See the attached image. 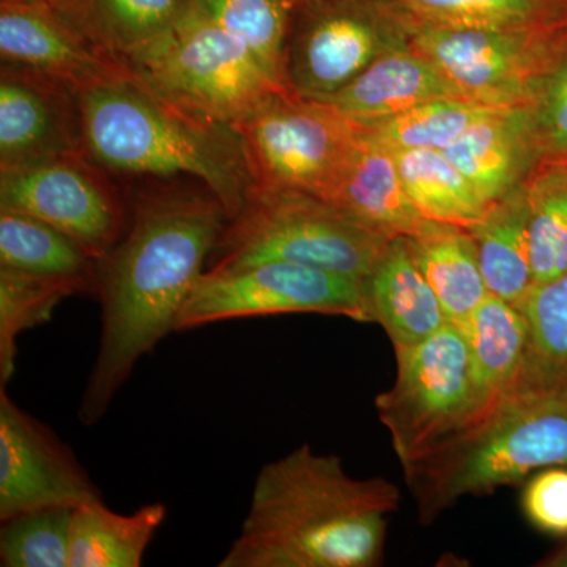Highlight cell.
I'll use <instances>...</instances> for the list:
<instances>
[{
	"mask_svg": "<svg viewBox=\"0 0 567 567\" xmlns=\"http://www.w3.org/2000/svg\"><path fill=\"white\" fill-rule=\"evenodd\" d=\"M125 234L99 262L102 338L80 421L99 423L144 354L175 331L186 298L204 274L229 215L204 183H145L128 194Z\"/></svg>",
	"mask_w": 567,
	"mask_h": 567,
	"instance_id": "obj_1",
	"label": "cell"
},
{
	"mask_svg": "<svg viewBox=\"0 0 567 567\" xmlns=\"http://www.w3.org/2000/svg\"><path fill=\"white\" fill-rule=\"evenodd\" d=\"M401 491L357 480L341 458L309 445L257 473L251 505L219 567H377Z\"/></svg>",
	"mask_w": 567,
	"mask_h": 567,
	"instance_id": "obj_2",
	"label": "cell"
},
{
	"mask_svg": "<svg viewBox=\"0 0 567 567\" xmlns=\"http://www.w3.org/2000/svg\"><path fill=\"white\" fill-rule=\"evenodd\" d=\"M84 151L112 175L204 183L240 210L254 178L240 134L178 106L140 78H122L80 95Z\"/></svg>",
	"mask_w": 567,
	"mask_h": 567,
	"instance_id": "obj_3",
	"label": "cell"
},
{
	"mask_svg": "<svg viewBox=\"0 0 567 567\" xmlns=\"http://www.w3.org/2000/svg\"><path fill=\"white\" fill-rule=\"evenodd\" d=\"M567 466V391L511 394L404 473L423 522L465 496L522 483Z\"/></svg>",
	"mask_w": 567,
	"mask_h": 567,
	"instance_id": "obj_4",
	"label": "cell"
},
{
	"mask_svg": "<svg viewBox=\"0 0 567 567\" xmlns=\"http://www.w3.org/2000/svg\"><path fill=\"white\" fill-rule=\"evenodd\" d=\"M391 240L315 194L252 185L205 270L290 262L364 281Z\"/></svg>",
	"mask_w": 567,
	"mask_h": 567,
	"instance_id": "obj_5",
	"label": "cell"
},
{
	"mask_svg": "<svg viewBox=\"0 0 567 567\" xmlns=\"http://www.w3.org/2000/svg\"><path fill=\"white\" fill-rule=\"evenodd\" d=\"M126 65L164 99L233 126L275 93H292L278 87L233 33L189 7Z\"/></svg>",
	"mask_w": 567,
	"mask_h": 567,
	"instance_id": "obj_6",
	"label": "cell"
},
{
	"mask_svg": "<svg viewBox=\"0 0 567 567\" xmlns=\"http://www.w3.org/2000/svg\"><path fill=\"white\" fill-rule=\"evenodd\" d=\"M393 385L375 410L404 472L473 424L476 386L464 330L447 322L431 338L394 350Z\"/></svg>",
	"mask_w": 567,
	"mask_h": 567,
	"instance_id": "obj_7",
	"label": "cell"
},
{
	"mask_svg": "<svg viewBox=\"0 0 567 567\" xmlns=\"http://www.w3.org/2000/svg\"><path fill=\"white\" fill-rule=\"evenodd\" d=\"M415 29L394 0H301L287 40V87L324 102L383 55L412 47Z\"/></svg>",
	"mask_w": 567,
	"mask_h": 567,
	"instance_id": "obj_8",
	"label": "cell"
},
{
	"mask_svg": "<svg viewBox=\"0 0 567 567\" xmlns=\"http://www.w3.org/2000/svg\"><path fill=\"white\" fill-rule=\"evenodd\" d=\"M254 185L327 197L363 137V125L333 104L275 93L234 125Z\"/></svg>",
	"mask_w": 567,
	"mask_h": 567,
	"instance_id": "obj_9",
	"label": "cell"
},
{
	"mask_svg": "<svg viewBox=\"0 0 567 567\" xmlns=\"http://www.w3.org/2000/svg\"><path fill=\"white\" fill-rule=\"evenodd\" d=\"M276 315L341 316L374 323L364 281L308 265L262 262L205 270L183 305L175 331Z\"/></svg>",
	"mask_w": 567,
	"mask_h": 567,
	"instance_id": "obj_10",
	"label": "cell"
},
{
	"mask_svg": "<svg viewBox=\"0 0 567 567\" xmlns=\"http://www.w3.org/2000/svg\"><path fill=\"white\" fill-rule=\"evenodd\" d=\"M412 47L468 99L525 106L565 54L567 24L450 29L416 21Z\"/></svg>",
	"mask_w": 567,
	"mask_h": 567,
	"instance_id": "obj_11",
	"label": "cell"
},
{
	"mask_svg": "<svg viewBox=\"0 0 567 567\" xmlns=\"http://www.w3.org/2000/svg\"><path fill=\"white\" fill-rule=\"evenodd\" d=\"M0 208L25 213L103 260L125 234L128 196L85 152L0 173Z\"/></svg>",
	"mask_w": 567,
	"mask_h": 567,
	"instance_id": "obj_12",
	"label": "cell"
},
{
	"mask_svg": "<svg viewBox=\"0 0 567 567\" xmlns=\"http://www.w3.org/2000/svg\"><path fill=\"white\" fill-rule=\"evenodd\" d=\"M0 386V522L102 498L73 451Z\"/></svg>",
	"mask_w": 567,
	"mask_h": 567,
	"instance_id": "obj_13",
	"label": "cell"
},
{
	"mask_svg": "<svg viewBox=\"0 0 567 567\" xmlns=\"http://www.w3.org/2000/svg\"><path fill=\"white\" fill-rule=\"evenodd\" d=\"M0 58L80 93L133 74L44 0H0Z\"/></svg>",
	"mask_w": 567,
	"mask_h": 567,
	"instance_id": "obj_14",
	"label": "cell"
},
{
	"mask_svg": "<svg viewBox=\"0 0 567 567\" xmlns=\"http://www.w3.org/2000/svg\"><path fill=\"white\" fill-rule=\"evenodd\" d=\"M80 92L37 71L0 69V173L84 151Z\"/></svg>",
	"mask_w": 567,
	"mask_h": 567,
	"instance_id": "obj_15",
	"label": "cell"
},
{
	"mask_svg": "<svg viewBox=\"0 0 567 567\" xmlns=\"http://www.w3.org/2000/svg\"><path fill=\"white\" fill-rule=\"evenodd\" d=\"M443 152L487 207L527 183L543 163L528 104L502 107Z\"/></svg>",
	"mask_w": 567,
	"mask_h": 567,
	"instance_id": "obj_16",
	"label": "cell"
},
{
	"mask_svg": "<svg viewBox=\"0 0 567 567\" xmlns=\"http://www.w3.org/2000/svg\"><path fill=\"white\" fill-rule=\"evenodd\" d=\"M324 200L388 238L417 237L434 223L417 212L406 194L393 151L364 128Z\"/></svg>",
	"mask_w": 567,
	"mask_h": 567,
	"instance_id": "obj_17",
	"label": "cell"
},
{
	"mask_svg": "<svg viewBox=\"0 0 567 567\" xmlns=\"http://www.w3.org/2000/svg\"><path fill=\"white\" fill-rule=\"evenodd\" d=\"M364 290L372 319L386 331L394 350L420 344L447 323L406 238H393L388 244L374 270L364 279Z\"/></svg>",
	"mask_w": 567,
	"mask_h": 567,
	"instance_id": "obj_18",
	"label": "cell"
},
{
	"mask_svg": "<svg viewBox=\"0 0 567 567\" xmlns=\"http://www.w3.org/2000/svg\"><path fill=\"white\" fill-rule=\"evenodd\" d=\"M440 96L465 95L434 62L409 47L383 55L324 102L353 122L369 123Z\"/></svg>",
	"mask_w": 567,
	"mask_h": 567,
	"instance_id": "obj_19",
	"label": "cell"
},
{
	"mask_svg": "<svg viewBox=\"0 0 567 567\" xmlns=\"http://www.w3.org/2000/svg\"><path fill=\"white\" fill-rule=\"evenodd\" d=\"M461 328L475 377V424L513 393L527 349V323L517 306L488 293Z\"/></svg>",
	"mask_w": 567,
	"mask_h": 567,
	"instance_id": "obj_20",
	"label": "cell"
},
{
	"mask_svg": "<svg viewBox=\"0 0 567 567\" xmlns=\"http://www.w3.org/2000/svg\"><path fill=\"white\" fill-rule=\"evenodd\" d=\"M406 244L447 322L462 327L488 295L475 238L464 227L434 221L423 234L406 238Z\"/></svg>",
	"mask_w": 567,
	"mask_h": 567,
	"instance_id": "obj_21",
	"label": "cell"
},
{
	"mask_svg": "<svg viewBox=\"0 0 567 567\" xmlns=\"http://www.w3.org/2000/svg\"><path fill=\"white\" fill-rule=\"evenodd\" d=\"M51 6L92 43L126 63L173 28L186 0H58Z\"/></svg>",
	"mask_w": 567,
	"mask_h": 567,
	"instance_id": "obj_22",
	"label": "cell"
},
{
	"mask_svg": "<svg viewBox=\"0 0 567 567\" xmlns=\"http://www.w3.org/2000/svg\"><path fill=\"white\" fill-rule=\"evenodd\" d=\"M468 230L488 293L518 308L533 286L525 183L492 204Z\"/></svg>",
	"mask_w": 567,
	"mask_h": 567,
	"instance_id": "obj_23",
	"label": "cell"
},
{
	"mask_svg": "<svg viewBox=\"0 0 567 567\" xmlns=\"http://www.w3.org/2000/svg\"><path fill=\"white\" fill-rule=\"evenodd\" d=\"M166 514L163 503L118 514L102 498L74 507L70 567H140Z\"/></svg>",
	"mask_w": 567,
	"mask_h": 567,
	"instance_id": "obj_24",
	"label": "cell"
},
{
	"mask_svg": "<svg viewBox=\"0 0 567 567\" xmlns=\"http://www.w3.org/2000/svg\"><path fill=\"white\" fill-rule=\"evenodd\" d=\"M518 309L527 323V349L511 394L567 391V270L533 284Z\"/></svg>",
	"mask_w": 567,
	"mask_h": 567,
	"instance_id": "obj_25",
	"label": "cell"
},
{
	"mask_svg": "<svg viewBox=\"0 0 567 567\" xmlns=\"http://www.w3.org/2000/svg\"><path fill=\"white\" fill-rule=\"evenodd\" d=\"M406 194L429 221L470 227L487 212L472 183L443 151L391 148Z\"/></svg>",
	"mask_w": 567,
	"mask_h": 567,
	"instance_id": "obj_26",
	"label": "cell"
},
{
	"mask_svg": "<svg viewBox=\"0 0 567 567\" xmlns=\"http://www.w3.org/2000/svg\"><path fill=\"white\" fill-rule=\"evenodd\" d=\"M0 267L78 279L91 284L96 295L99 260L51 224L9 208H0Z\"/></svg>",
	"mask_w": 567,
	"mask_h": 567,
	"instance_id": "obj_27",
	"label": "cell"
},
{
	"mask_svg": "<svg viewBox=\"0 0 567 567\" xmlns=\"http://www.w3.org/2000/svg\"><path fill=\"white\" fill-rule=\"evenodd\" d=\"M301 0H186V7L204 14L241 41L267 76L282 91L286 50L293 14Z\"/></svg>",
	"mask_w": 567,
	"mask_h": 567,
	"instance_id": "obj_28",
	"label": "cell"
},
{
	"mask_svg": "<svg viewBox=\"0 0 567 567\" xmlns=\"http://www.w3.org/2000/svg\"><path fill=\"white\" fill-rule=\"evenodd\" d=\"M74 295H95V289L78 279L0 267V386H7L14 374L18 338L47 323L58 305Z\"/></svg>",
	"mask_w": 567,
	"mask_h": 567,
	"instance_id": "obj_29",
	"label": "cell"
},
{
	"mask_svg": "<svg viewBox=\"0 0 567 567\" xmlns=\"http://www.w3.org/2000/svg\"><path fill=\"white\" fill-rule=\"evenodd\" d=\"M502 110L468 96H440L382 121L361 123L365 133L390 148H443L472 126Z\"/></svg>",
	"mask_w": 567,
	"mask_h": 567,
	"instance_id": "obj_30",
	"label": "cell"
},
{
	"mask_svg": "<svg viewBox=\"0 0 567 567\" xmlns=\"http://www.w3.org/2000/svg\"><path fill=\"white\" fill-rule=\"evenodd\" d=\"M533 284L567 270V162H544L527 183Z\"/></svg>",
	"mask_w": 567,
	"mask_h": 567,
	"instance_id": "obj_31",
	"label": "cell"
},
{
	"mask_svg": "<svg viewBox=\"0 0 567 567\" xmlns=\"http://www.w3.org/2000/svg\"><path fill=\"white\" fill-rule=\"evenodd\" d=\"M436 28L506 29L567 24V0H394Z\"/></svg>",
	"mask_w": 567,
	"mask_h": 567,
	"instance_id": "obj_32",
	"label": "cell"
},
{
	"mask_svg": "<svg viewBox=\"0 0 567 567\" xmlns=\"http://www.w3.org/2000/svg\"><path fill=\"white\" fill-rule=\"evenodd\" d=\"M74 507H47L0 522V566L70 567Z\"/></svg>",
	"mask_w": 567,
	"mask_h": 567,
	"instance_id": "obj_33",
	"label": "cell"
},
{
	"mask_svg": "<svg viewBox=\"0 0 567 567\" xmlns=\"http://www.w3.org/2000/svg\"><path fill=\"white\" fill-rule=\"evenodd\" d=\"M528 106L543 163L567 162V50Z\"/></svg>",
	"mask_w": 567,
	"mask_h": 567,
	"instance_id": "obj_34",
	"label": "cell"
},
{
	"mask_svg": "<svg viewBox=\"0 0 567 567\" xmlns=\"http://www.w3.org/2000/svg\"><path fill=\"white\" fill-rule=\"evenodd\" d=\"M522 509L539 532L567 537V466H548L529 477Z\"/></svg>",
	"mask_w": 567,
	"mask_h": 567,
	"instance_id": "obj_35",
	"label": "cell"
},
{
	"mask_svg": "<svg viewBox=\"0 0 567 567\" xmlns=\"http://www.w3.org/2000/svg\"><path fill=\"white\" fill-rule=\"evenodd\" d=\"M540 567H567V537L566 543L559 546L557 550L551 551L546 558L537 563Z\"/></svg>",
	"mask_w": 567,
	"mask_h": 567,
	"instance_id": "obj_36",
	"label": "cell"
},
{
	"mask_svg": "<svg viewBox=\"0 0 567 567\" xmlns=\"http://www.w3.org/2000/svg\"><path fill=\"white\" fill-rule=\"evenodd\" d=\"M44 2L54 3V2H58V0H44Z\"/></svg>",
	"mask_w": 567,
	"mask_h": 567,
	"instance_id": "obj_37",
	"label": "cell"
}]
</instances>
